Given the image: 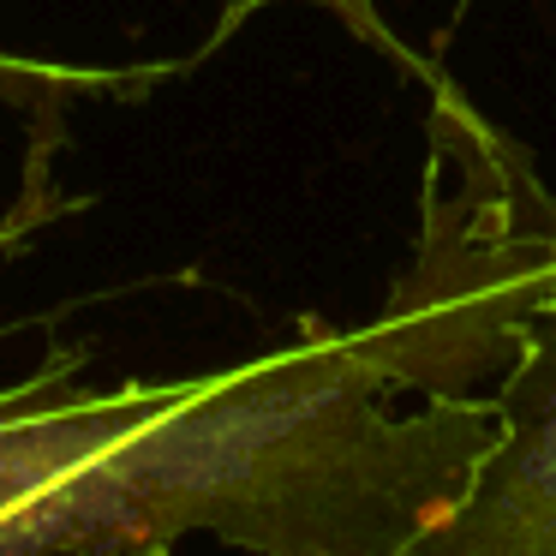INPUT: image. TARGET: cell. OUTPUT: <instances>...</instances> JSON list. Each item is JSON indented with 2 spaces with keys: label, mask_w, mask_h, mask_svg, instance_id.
Here are the masks:
<instances>
[{
  "label": "cell",
  "mask_w": 556,
  "mask_h": 556,
  "mask_svg": "<svg viewBox=\"0 0 556 556\" xmlns=\"http://www.w3.org/2000/svg\"><path fill=\"white\" fill-rule=\"evenodd\" d=\"M491 413L460 496L395 556H556V233L520 245Z\"/></svg>",
  "instance_id": "6da1fadb"
}]
</instances>
